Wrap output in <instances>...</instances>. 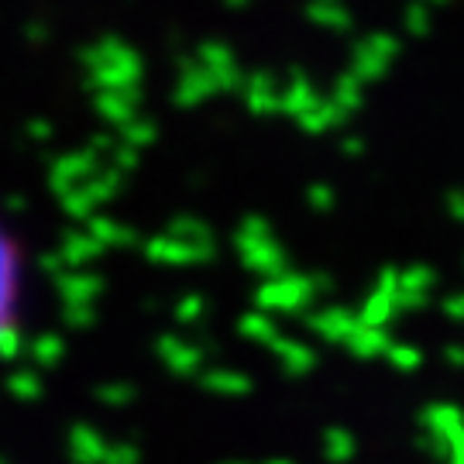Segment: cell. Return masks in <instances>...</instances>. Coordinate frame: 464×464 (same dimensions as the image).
<instances>
[{
    "label": "cell",
    "mask_w": 464,
    "mask_h": 464,
    "mask_svg": "<svg viewBox=\"0 0 464 464\" xmlns=\"http://www.w3.org/2000/svg\"><path fill=\"white\" fill-rule=\"evenodd\" d=\"M11 248L7 241L0 237V327L7 320V310H11V285H14V276H11Z\"/></svg>",
    "instance_id": "6da1fadb"
}]
</instances>
